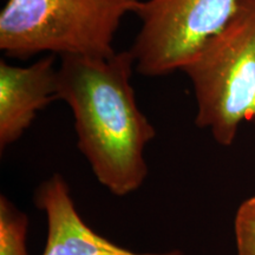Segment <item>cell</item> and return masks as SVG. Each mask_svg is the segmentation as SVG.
Here are the masks:
<instances>
[{"instance_id":"obj_5","label":"cell","mask_w":255,"mask_h":255,"mask_svg":"<svg viewBox=\"0 0 255 255\" xmlns=\"http://www.w3.org/2000/svg\"><path fill=\"white\" fill-rule=\"evenodd\" d=\"M58 100L56 56L45 55L31 65L0 62V150L24 135L37 114Z\"/></svg>"},{"instance_id":"obj_1","label":"cell","mask_w":255,"mask_h":255,"mask_svg":"<svg viewBox=\"0 0 255 255\" xmlns=\"http://www.w3.org/2000/svg\"><path fill=\"white\" fill-rule=\"evenodd\" d=\"M133 71L129 50L65 56L58 66V100L72 111L79 151L98 182L117 196L141 188L148 176L144 150L156 136L136 102Z\"/></svg>"},{"instance_id":"obj_3","label":"cell","mask_w":255,"mask_h":255,"mask_svg":"<svg viewBox=\"0 0 255 255\" xmlns=\"http://www.w3.org/2000/svg\"><path fill=\"white\" fill-rule=\"evenodd\" d=\"M181 71L194 90L195 124L231 146L242 123H255V0H240L231 20Z\"/></svg>"},{"instance_id":"obj_8","label":"cell","mask_w":255,"mask_h":255,"mask_svg":"<svg viewBox=\"0 0 255 255\" xmlns=\"http://www.w3.org/2000/svg\"><path fill=\"white\" fill-rule=\"evenodd\" d=\"M238 255H255V196L241 203L234 220Z\"/></svg>"},{"instance_id":"obj_6","label":"cell","mask_w":255,"mask_h":255,"mask_svg":"<svg viewBox=\"0 0 255 255\" xmlns=\"http://www.w3.org/2000/svg\"><path fill=\"white\" fill-rule=\"evenodd\" d=\"M34 203L47 220V239L41 255H186L181 251L138 253L102 237L78 214L68 183L59 174L39 184Z\"/></svg>"},{"instance_id":"obj_2","label":"cell","mask_w":255,"mask_h":255,"mask_svg":"<svg viewBox=\"0 0 255 255\" xmlns=\"http://www.w3.org/2000/svg\"><path fill=\"white\" fill-rule=\"evenodd\" d=\"M141 0H7L0 12V50L15 59L38 55L108 57L127 14Z\"/></svg>"},{"instance_id":"obj_4","label":"cell","mask_w":255,"mask_h":255,"mask_svg":"<svg viewBox=\"0 0 255 255\" xmlns=\"http://www.w3.org/2000/svg\"><path fill=\"white\" fill-rule=\"evenodd\" d=\"M240 0H141L130 52L136 71L161 77L181 71L231 20Z\"/></svg>"},{"instance_id":"obj_7","label":"cell","mask_w":255,"mask_h":255,"mask_svg":"<svg viewBox=\"0 0 255 255\" xmlns=\"http://www.w3.org/2000/svg\"><path fill=\"white\" fill-rule=\"evenodd\" d=\"M28 219L7 197H0V255H28Z\"/></svg>"}]
</instances>
